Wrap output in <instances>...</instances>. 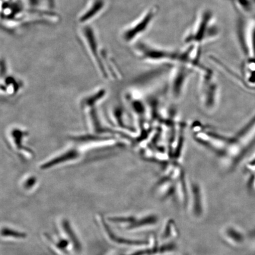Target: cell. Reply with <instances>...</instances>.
<instances>
[{
  "mask_svg": "<svg viewBox=\"0 0 255 255\" xmlns=\"http://www.w3.org/2000/svg\"><path fill=\"white\" fill-rule=\"evenodd\" d=\"M221 34L214 12L212 9L203 8L197 12L193 23L184 32L183 42L202 46L218 39Z\"/></svg>",
  "mask_w": 255,
  "mask_h": 255,
  "instance_id": "1",
  "label": "cell"
},
{
  "mask_svg": "<svg viewBox=\"0 0 255 255\" xmlns=\"http://www.w3.org/2000/svg\"><path fill=\"white\" fill-rule=\"evenodd\" d=\"M132 47L134 55L143 62L162 66L180 65V49L142 40L132 44Z\"/></svg>",
  "mask_w": 255,
  "mask_h": 255,
  "instance_id": "2",
  "label": "cell"
},
{
  "mask_svg": "<svg viewBox=\"0 0 255 255\" xmlns=\"http://www.w3.org/2000/svg\"><path fill=\"white\" fill-rule=\"evenodd\" d=\"M158 12L157 5L149 6L134 21L124 27L121 33L124 42L132 46L141 40L142 37L147 33L154 23Z\"/></svg>",
  "mask_w": 255,
  "mask_h": 255,
  "instance_id": "3",
  "label": "cell"
},
{
  "mask_svg": "<svg viewBox=\"0 0 255 255\" xmlns=\"http://www.w3.org/2000/svg\"><path fill=\"white\" fill-rule=\"evenodd\" d=\"M242 49L248 58H255V16L241 14L238 27Z\"/></svg>",
  "mask_w": 255,
  "mask_h": 255,
  "instance_id": "4",
  "label": "cell"
},
{
  "mask_svg": "<svg viewBox=\"0 0 255 255\" xmlns=\"http://www.w3.org/2000/svg\"><path fill=\"white\" fill-rule=\"evenodd\" d=\"M81 36L82 40L84 41L85 46L92 58H93L97 63V65L100 66V70L102 72L104 73L105 66L103 63V59L102 58V51L100 49V44L98 43L97 36L92 28L86 25L83 27L81 31Z\"/></svg>",
  "mask_w": 255,
  "mask_h": 255,
  "instance_id": "5",
  "label": "cell"
},
{
  "mask_svg": "<svg viewBox=\"0 0 255 255\" xmlns=\"http://www.w3.org/2000/svg\"><path fill=\"white\" fill-rule=\"evenodd\" d=\"M106 6L105 0H91L86 8L78 16L80 24L87 25L100 15Z\"/></svg>",
  "mask_w": 255,
  "mask_h": 255,
  "instance_id": "6",
  "label": "cell"
},
{
  "mask_svg": "<svg viewBox=\"0 0 255 255\" xmlns=\"http://www.w3.org/2000/svg\"><path fill=\"white\" fill-rule=\"evenodd\" d=\"M99 222H101V226L103 231L105 232V235L107 236L109 240L113 242V243L120 245H126V246H141L143 245H146V242L138 241H131L128 239H124L120 237H117L116 235L111 231V229L108 227L106 222L103 218V217L100 216L98 218Z\"/></svg>",
  "mask_w": 255,
  "mask_h": 255,
  "instance_id": "7",
  "label": "cell"
},
{
  "mask_svg": "<svg viewBox=\"0 0 255 255\" xmlns=\"http://www.w3.org/2000/svg\"><path fill=\"white\" fill-rule=\"evenodd\" d=\"M242 72L244 80L251 84L255 83V58H248L242 65Z\"/></svg>",
  "mask_w": 255,
  "mask_h": 255,
  "instance_id": "8",
  "label": "cell"
},
{
  "mask_svg": "<svg viewBox=\"0 0 255 255\" xmlns=\"http://www.w3.org/2000/svg\"><path fill=\"white\" fill-rule=\"evenodd\" d=\"M62 228L64 233L67 235V240L69 242H71L72 248L76 253H80L82 250V245L80 244L77 236L75 235V233L73 231L72 226L70 225L69 222L67 220H63Z\"/></svg>",
  "mask_w": 255,
  "mask_h": 255,
  "instance_id": "9",
  "label": "cell"
},
{
  "mask_svg": "<svg viewBox=\"0 0 255 255\" xmlns=\"http://www.w3.org/2000/svg\"><path fill=\"white\" fill-rule=\"evenodd\" d=\"M157 221V217L154 215L146 216L144 218L140 220L135 219L134 221L128 226L127 229H128V230H133V229L141 228L143 226L155 224Z\"/></svg>",
  "mask_w": 255,
  "mask_h": 255,
  "instance_id": "10",
  "label": "cell"
},
{
  "mask_svg": "<svg viewBox=\"0 0 255 255\" xmlns=\"http://www.w3.org/2000/svg\"><path fill=\"white\" fill-rule=\"evenodd\" d=\"M1 237L10 240H24L27 237L26 234L15 229L5 227L2 229Z\"/></svg>",
  "mask_w": 255,
  "mask_h": 255,
  "instance_id": "11",
  "label": "cell"
},
{
  "mask_svg": "<svg viewBox=\"0 0 255 255\" xmlns=\"http://www.w3.org/2000/svg\"><path fill=\"white\" fill-rule=\"evenodd\" d=\"M193 196V207L194 209V213L196 215L199 216L202 214V195L199 187L196 186V184L193 185L191 187Z\"/></svg>",
  "mask_w": 255,
  "mask_h": 255,
  "instance_id": "12",
  "label": "cell"
},
{
  "mask_svg": "<svg viewBox=\"0 0 255 255\" xmlns=\"http://www.w3.org/2000/svg\"><path fill=\"white\" fill-rule=\"evenodd\" d=\"M235 230L232 228H229L226 229V235L228 236L229 239H230L231 240H234L235 242H241L242 241V235L239 234L238 232H236Z\"/></svg>",
  "mask_w": 255,
  "mask_h": 255,
  "instance_id": "13",
  "label": "cell"
},
{
  "mask_svg": "<svg viewBox=\"0 0 255 255\" xmlns=\"http://www.w3.org/2000/svg\"><path fill=\"white\" fill-rule=\"evenodd\" d=\"M44 1L45 0H28V3L35 7H41V4H43Z\"/></svg>",
  "mask_w": 255,
  "mask_h": 255,
  "instance_id": "14",
  "label": "cell"
}]
</instances>
